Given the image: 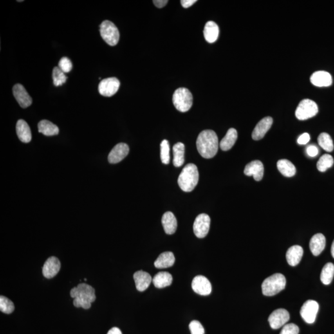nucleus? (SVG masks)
<instances>
[{
	"label": "nucleus",
	"instance_id": "f257e3e1",
	"mask_svg": "<svg viewBox=\"0 0 334 334\" xmlns=\"http://www.w3.org/2000/svg\"><path fill=\"white\" fill-rule=\"evenodd\" d=\"M219 139L212 130H205L199 134L196 141L199 154L205 159L214 158L218 152Z\"/></svg>",
	"mask_w": 334,
	"mask_h": 334
},
{
	"label": "nucleus",
	"instance_id": "f03ea898",
	"mask_svg": "<svg viewBox=\"0 0 334 334\" xmlns=\"http://www.w3.org/2000/svg\"><path fill=\"white\" fill-rule=\"evenodd\" d=\"M198 167L193 163H189L183 168L178 179L179 187L185 192H191L199 181Z\"/></svg>",
	"mask_w": 334,
	"mask_h": 334
},
{
	"label": "nucleus",
	"instance_id": "7ed1b4c3",
	"mask_svg": "<svg viewBox=\"0 0 334 334\" xmlns=\"http://www.w3.org/2000/svg\"><path fill=\"white\" fill-rule=\"evenodd\" d=\"M286 279L282 273H275L267 278L262 284V293L268 297L277 295L286 288Z\"/></svg>",
	"mask_w": 334,
	"mask_h": 334
},
{
	"label": "nucleus",
	"instance_id": "20e7f679",
	"mask_svg": "<svg viewBox=\"0 0 334 334\" xmlns=\"http://www.w3.org/2000/svg\"><path fill=\"white\" fill-rule=\"evenodd\" d=\"M192 100L191 93L185 87L176 89L173 95V103L175 107L183 113L189 111L191 108Z\"/></svg>",
	"mask_w": 334,
	"mask_h": 334
},
{
	"label": "nucleus",
	"instance_id": "39448f33",
	"mask_svg": "<svg viewBox=\"0 0 334 334\" xmlns=\"http://www.w3.org/2000/svg\"><path fill=\"white\" fill-rule=\"evenodd\" d=\"M101 37L107 44L111 46H115L120 39V32L113 22L104 21L100 26Z\"/></svg>",
	"mask_w": 334,
	"mask_h": 334
},
{
	"label": "nucleus",
	"instance_id": "423d86ee",
	"mask_svg": "<svg viewBox=\"0 0 334 334\" xmlns=\"http://www.w3.org/2000/svg\"><path fill=\"white\" fill-rule=\"evenodd\" d=\"M318 107L316 102L310 99H304L300 102L295 111V116L298 120H308L317 115Z\"/></svg>",
	"mask_w": 334,
	"mask_h": 334
},
{
	"label": "nucleus",
	"instance_id": "0eeeda50",
	"mask_svg": "<svg viewBox=\"0 0 334 334\" xmlns=\"http://www.w3.org/2000/svg\"><path fill=\"white\" fill-rule=\"evenodd\" d=\"M70 295L73 298H80L91 303L95 302L96 299L95 290L93 286L87 284H80L72 288L70 291Z\"/></svg>",
	"mask_w": 334,
	"mask_h": 334
},
{
	"label": "nucleus",
	"instance_id": "6e6552de",
	"mask_svg": "<svg viewBox=\"0 0 334 334\" xmlns=\"http://www.w3.org/2000/svg\"><path fill=\"white\" fill-rule=\"evenodd\" d=\"M319 311V304L314 300H308L302 306L300 310L302 319L308 324H313L315 322Z\"/></svg>",
	"mask_w": 334,
	"mask_h": 334
},
{
	"label": "nucleus",
	"instance_id": "1a4fd4ad",
	"mask_svg": "<svg viewBox=\"0 0 334 334\" xmlns=\"http://www.w3.org/2000/svg\"><path fill=\"white\" fill-rule=\"evenodd\" d=\"M210 219L208 215L201 214L195 219L193 230L195 235L199 239L207 236L210 229Z\"/></svg>",
	"mask_w": 334,
	"mask_h": 334
},
{
	"label": "nucleus",
	"instance_id": "9d476101",
	"mask_svg": "<svg viewBox=\"0 0 334 334\" xmlns=\"http://www.w3.org/2000/svg\"><path fill=\"white\" fill-rule=\"evenodd\" d=\"M120 82L117 78H109L103 80L98 85V91L104 97H111L117 93Z\"/></svg>",
	"mask_w": 334,
	"mask_h": 334
},
{
	"label": "nucleus",
	"instance_id": "9b49d317",
	"mask_svg": "<svg viewBox=\"0 0 334 334\" xmlns=\"http://www.w3.org/2000/svg\"><path fill=\"white\" fill-rule=\"evenodd\" d=\"M290 319V314L285 309H278L273 311L270 317V322L271 328L278 329L284 327Z\"/></svg>",
	"mask_w": 334,
	"mask_h": 334
},
{
	"label": "nucleus",
	"instance_id": "f8f14e48",
	"mask_svg": "<svg viewBox=\"0 0 334 334\" xmlns=\"http://www.w3.org/2000/svg\"><path fill=\"white\" fill-rule=\"evenodd\" d=\"M192 288L198 295L207 296L211 293L212 285L206 277L198 275L192 280Z\"/></svg>",
	"mask_w": 334,
	"mask_h": 334
},
{
	"label": "nucleus",
	"instance_id": "ddd939ff",
	"mask_svg": "<svg viewBox=\"0 0 334 334\" xmlns=\"http://www.w3.org/2000/svg\"><path fill=\"white\" fill-rule=\"evenodd\" d=\"M129 148L125 143H119L110 152L108 157L109 163L115 164L122 161L128 155Z\"/></svg>",
	"mask_w": 334,
	"mask_h": 334
},
{
	"label": "nucleus",
	"instance_id": "4468645a",
	"mask_svg": "<svg viewBox=\"0 0 334 334\" xmlns=\"http://www.w3.org/2000/svg\"><path fill=\"white\" fill-rule=\"evenodd\" d=\"M13 95H14L17 102H18L22 108L26 109L30 106L32 103V99L29 95L28 92L22 85L16 84L13 88Z\"/></svg>",
	"mask_w": 334,
	"mask_h": 334
},
{
	"label": "nucleus",
	"instance_id": "2eb2a0df",
	"mask_svg": "<svg viewBox=\"0 0 334 334\" xmlns=\"http://www.w3.org/2000/svg\"><path fill=\"white\" fill-rule=\"evenodd\" d=\"M273 123V119L270 116H267V117L262 119L260 122L257 123L256 126L253 130L252 133V138L255 141H258L263 138L266 135L267 132L272 127Z\"/></svg>",
	"mask_w": 334,
	"mask_h": 334
},
{
	"label": "nucleus",
	"instance_id": "dca6fc26",
	"mask_svg": "<svg viewBox=\"0 0 334 334\" xmlns=\"http://www.w3.org/2000/svg\"><path fill=\"white\" fill-rule=\"evenodd\" d=\"M264 165L261 161H252L246 165L244 173L246 176L254 177L255 181H261L264 176Z\"/></svg>",
	"mask_w": 334,
	"mask_h": 334
},
{
	"label": "nucleus",
	"instance_id": "f3484780",
	"mask_svg": "<svg viewBox=\"0 0 334 334\" xmlns=\"http://www.w3.org/2000/svg\"><path fill=\"white\" fill-rule=\"evenodd\" d=\"M61 268V264L59 259L55 256L49 257L45 262L43 270V274L47 279H51L57 275Z\"/></svg>",
	"mask_w": 334,
	"mask_h": 334
},
{
	"label": "nucleus",
	"instance_id": "a211bd4d",
	"mask_svg": "<svg viewBox=\"0 0 334 334\" xmlns=\"http://www.w3.org/2000/svg\"><path fill=\"white\" fill-rule=\"evenodd\" d=\"M311 82L317 87H329L333 84V78L328 72L324 71H316L311 75Z\"/></svg>",
	"mask_w": 334,
	"mask_h": 334
},
{
	"label": "nucleus",
	"instance_id": "6ab92c4d",
	"mask_svg": "<svg viewBox=\"0 0 334 334\" xmlns=\"http://www.w3.org/2000/svg\"><path fill=\"white\" fill-rule=\"evenodd\" d=\"M133 277L137 290L140 291L146 290L152 282L151 275L143 270L137 271L134 273Z\"/></svg>",
	"mask_w": 334,
	"mask_h": 334
},
{
	"label": "nucleus",
	"instance_id": "aec40b11",
	"mask_svg": "<svg viewBox=\"0 0 334 334\" xmlns=\"http://www.w3.org/2000/svg\"><path fill=\"white\" fill-rule=\"evenodd\" d=\"M326 238L323 235L318 234L314 235L311 238L310 243H309V248H310L311 253L315 256H318L323 252L326 247Z\"/></svg>",
	"mask_w": 334,
	"mask_h": 334
},
{
	"label": "nucleus",
	"instance_id": "412c9836",
	"mask_svg": "<svg viewBox=\"0 0 334 334\" xmlns=\"http://www.w3.org/2000/svg\"><path fill=\"white\" fill-rule=\"evenodd\" d=\"M303 254V250L302 246L295 245L288 249L286 253V259L289 265L291 266H297L302 259Z\"/></svg>",
	"mask_w": 334,
	"mask_h": 334
},
{
	"label": "nucleus",
	"instance_id": "4be33fe9",
	"mask_svg": "<svg viewBox=\"0 0 334 334\" xmlns=\"http://www.w3.org/2000/svg\"><path fill=\"white\" fill-rule=\"evenodd\" d=\"M16 133L20 141L22 143H29L32 140V134H31L30 127H29L28 123L23 120L17 121Z\"/></svg>",
	"mask_w": 334,
	"mask_h": 334
},
{
	"label": "nucleus",
	"instance_id": "5701e85b",
	"mask_svg": "<svg viewBox=\"0 0 334 334\" xmlns=\"http://www.w3.org/2000/svg\"><path fill=\"white\" fill-rule=\"evenodd\" d=\"M219 28L214 21H208L204 29V36L208 43H214L218 39Z\"/></svg>",
	"mask_w": 334,
	"mask_h": 334
},
{
	"label": "nucleus",
	"instance_id": "b1692460",
	"mask_svg": "<svg viewBox=\"0 0 334 334\" xmlns=\"http://www.w3.org/2000/svg\"><path fill=\"white\" fill-rule=\"evenodd\" d=\"M162 223L166 234L173 235L175 233L177 221L175 216L172 212H167L163 214Z\"/></svg>",
	"mask_w": 334,
	"mask_h": 334
},
{
	"label": "nucleus",
	"instance_id": "393cba45",
	"mask_svg": "<svg viewBox=\"0 0 334 334\" xmlns=\"http://www.w3.org/2000/svg\"><path fill=\"white\" fill-rule=\"evenodd\" d=\"M237 138L238 133L237 130L234 128L228 129L226 135L220 143V147L223 151H229L235 145Z\"/></svg>",
	"mask_w": 334,
	"mask_h": 334
},
{
	"label": "nucleus",
	"instance_id": "a878e982",
	"mask_svg": "<svg viewBox=\"0 0 334 334\" xmlns=\"http://www.w3.org/2000/svg\"><path fill=\"white\" fill-rule=\"evenodd\" d=\"M175 261L174 253L170 252L160 254L154 262V266L158 269H165L174 266Z\"/></svg>",
	"mask_w": 334,
	"mask_h": 334
},
{
	"label": "nucleus",
	"instance_id": "bb28decb",
	"mask_svg": "<svg viewBox=\"0 0 334 334\" xmlns=\"http://www.w3.org/2000/svg\"><path fill=\"white\" fill-rule=\"evenodd\" d=\"M172 275L167 272H159L152 279L154 286L158 288L167 287L172 284Z\"/></svg>",
	"mask_w": 334,
	"mask_h": 334
},
{
	"label": "nucleus",
	"instance_id": "cd10ccee",
	"mask_svg": "<svg viewBox=\"0 0 334 334\" xmlns=\"http://www.w3.org/2000/svg\"><path fill=\"white\" fill-rule=\"evenodd\" d=\"M38 129L40 133L47 136L57 135L59 133V128L53 123L48 120H42L38 124Z\"/></svg>",
	"mask_w": 334,
	"mask_h": 334
},
{
	"label": "nucleus",
	"instance_id": "c85d7f7f",
	"mask_svg": "<svg viewBox=\"0 0 334 334\" xmlns=\"http://www.w3.org/2000/svg\"><path fill=\"white\" fill-rule=\"evenodd\" d=\"M185 146L182 143H178L174 145V160L173 163L175 167H180L185 162Z\"/></svg>",
	"mask_w": 334,
	"mask_h": 334
},
{
	"label": "nucleus",
	"instance_id": "c756f323",
	"mask_svg": "<svg viewBox=\"0 0 334 334\" xmlns=\"http://www.w3.org/2000/svg\"><path fill=\"white\" fill-rule=\"evenodd\" d=\"M277 165L280 174L286 177H292L297 172L295 165L286 159H282L278 161Z\"/></svg>",
	"mask_w": 334,
	"mask_h": 334
},
{
	"label": "nucleus",
	"instance_id": "7c9ffc66",
	"mask_svg": "<svg viewBox=\"0 0 334 334\" xmlns=\"http://www.w3.org/2000/svg\"><path fill=\"white\" fill-rule=\"evenodd\" d=\"M334 276V265L329 262L324 266L320 273V280L324 285H329L333 281Z\"/></svg>",
	"mask_w": 334,
	"mask_h": 334
},
{
	"label": "nucleus",
	"instance_id": "2f4dec72",
	"mask_svg": "<svg viewBox=\"0 0 334 334\" xmlns=\"http://www.w3.org/2000/svg\"><path fill=\"white\" fill-rule=\"evenodd\" d=\"M318 143L322 149L327 152H332L334 150L333 140L329 134L322 133L320 134L318 139Z\"/></svg>",
	"mask_w": 334,
	"mask_h": 334
},
{
	"label": "nucleus",
	"instance_id": "473e14b6",
	"mask_svg": "<svg viewBox=\"0 0 334 334\" xmlns=\"http://www.w3.org/2000/svg\"><path fill=\"white\" fill-rule=\"evenodd\" d=\"M333 156L329 154H324L319 159L317 163V168L319 172H324L334 164Z\"/></svg>",
	"mask_w": 334,
	"mask_h": 334
},
{
	"label": "nucleus",
	"instance_id": "72a5a7b5",
	"mask_svg": "<svg viewBox=\"0 0 334 334\" xmlns=\"http://www.w3.org/2000/svg\"><path fill=\"white\" fill-rule=\"evenodd\" d=\"M52 77L53 84L57 87L62 86L63 84L66 82L67 80V76L65 75V73L63 72L58 66L55 67L53 68Z\"/></svg>",
	"mask_w": 334,
	"mask_h": 334
},
{
	"label": "nucleus",
	"instance_id": "f704fd0d",
	"mask_svg": "<svg viewBox=\"0 0 334 334\" xmlns=\"http://www.w3.org/2000/svg\"><path fill=\"white\" fill-rule=\"evenodd\" d=\"M160 158L163 164L170 163V145L169 141L163 140L160 144Z\"/></svg>",
	"mask_w": 334,
	"mask_h": 334
},
{
	"label": "nucleus",
	"instance_id": "c9c22d12",
	"mask_svg": "<svg viewBox=\"0 0 334 334\" xmlns=\"http://www.w3.org/2000/svg\"><path fill=\"white\" fill-rule=\"evenodd\" d=\"M0 310L6 314H11L15 310V305L8 298L1 296L0 297Z\"/></svg>",
	"mask_w": 334,
	"mask_h": 334
},
{
	"label": "nucleus",
	"instance_id": "e433bc0d",
	"mask_svg": "<svg viewBox=\"0 0 334 334\" xmlns=\"http://www.w3.org/2000/svg\"><path fill=\"white\" fill-rule=\"evenodd\" d=\"M58 67L64 73H68L70 72L73 69V64L71 60L67 57H63L60 60L59 64H58Z\"/></svg>",
	"mask_w": 334,
	"mask_h": 334
},
{
	"label": "nucleus",
	"instance_id": "4c0bfd02",
	"mask_svg": "<svg viewBox=\"0 0 334 334\" xmlns=\"http://www.w3.org/2000/svg\"><path fill=\"white\" fill-rule=\"evenodd\" d=\"M189 327L191 334H205V330L198 320H192L190 322Z\"/></svg>",
	"mask_w": 334,
	"mask_h": 334
},
{
	"label": "nucleus",
	"instance_id": "58836bf2",
	"mask_svg": "<svg viewBox=\"0 0 334 334\" xmlns=\"http://www.w3.org/2000/svg\"><path fill=\"white\" fill-rule=\"evenodd\" d=\"M299 332V327L297 325L291 323L285 325L280 334H298Z\"/></svg>",
	"mask_w": 334,
	"mask_h": 334
},
{
	"label": "nucleus",
	"instance_id": "ea45409f",
	"mask_svg": "<svg viewBox=\"0 0 334 334\" xmlns=\"http://www.w3.org/2000/svg\"><path fill=\"white\" fill-rule=\"evenodd\" d=\"M91 302L80 300V298H74L73 304L76 308H82L85 309H89L91 307Z\"/></svg>",
	"mask_w": 334,
	"mask_h": 334
},
{
	"label": "nucleus",
	"instance_id": "a19ab883",
	"mask_svg": "<svg viewBox=\"0 0 334 334\" xmlns=\"http://www.w3.org/2000/svg\"><path fill=\"white\" fill-rule=\"evenodd\" d=\"M310 141V136L308 133H305L302 134L298 139L297 142L298 144L301 145H305Z\"/></svg>",
	"mask_w": 334,
	"mask_h": 334
},
{
	"label": "nucleus",
	"instance_id": "79ce46f5",
	"mask_svg": "<svg viewBox=\"0 0 334 334\" xmlns=\"http://www.w3.org/2000/svg\"><path fill=\"white\" fill-rule=\"evenodd\" d=\"M306 152L309 157L314 158V157H316L319 153V151H318V148L315 146V145H309L307 147Z\"/></svg>",
	"mask_w": 334,
	"mask_h": 334
},
{
	"label": "nucleus",
	"instance_id": "37998d69",
	"mask_svg": "<svg viewBox=\"0 0 334 334\" xmlns=\"http://www.w3.org/2000/svg\"><path fill=\"white\" fill-rule=\"evenodd\" d=\"M196 2V0H182L181 1V4L184 8H188Z\"/></svg>",
	"mask_w": 334,
	"mask_h": 334
},
{
	"label": "nucleus",
	"instance_id": "c03bdc74",
	"mask_svg": "<svg viewBox=\"0 0 334 334\" xmlns=\"http://www.w3.org/2000/svg\"><path fill=\"white\" fill-rule=\"evenodd\" d=\"M169 1L167 0H154L153 3L155 6L159 8H162L164 7L165 5H167Z\"/></svg>",
	"mask_w": 334,
	"mask_h": 334
},
{
	"label": "nucleus",
	"instance_id": "a18cd8bd",
	"mask_svg": "<svg viewBox=\"0 0 334 334\" xmlns=\"http://www.w3.org/2000/svg\"><path fill=\"white\" fill-rule=\"evenodd\" d=\"M107 334H122V333L118 327H113L108 332Z\"/></svg>",
	"mask_w": 334,
	"mask_h": 334
},
{
	"label": "nucleus",
	"instance_id": "49530a36",
	"mask_svg": "<svg viewBox=\"0 0 334 334\" xmlns=\"http://www.w3.org/2000/svg\"><path fill=\"white\" fill-rule=\"evenodd\" d=\"M331 254L332 255H333V257L334 258V241H333V244H332V247H331Z\"/></svg>",
	"mask_w": 334,
	"mask_h": 334
}]
</instances>
